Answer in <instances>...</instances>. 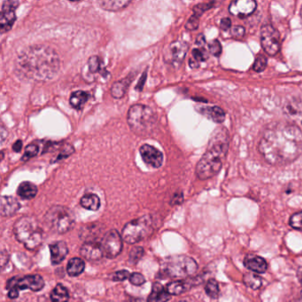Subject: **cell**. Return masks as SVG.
Instances as JSON below:
<instances>
[{
  "instance_id": "1",
  "label": "cell",
  "mask_w": 302,
  "mask_h": 302,
  "mask_svg": "<svg viewBox=\"0 0 302 302\" xmlns=\"http://www.w3.org/2000/svg\"><path fill=\"white\" fill-rule=\"evenodd\" d=\"M258 150L271 165H285L302 153V130L292 122L272 123L259 141Z\"/></svg>"
},
{
  "instance_id": "2",
  "label": "cell",
  "mask_w": 302,
  "mask_h": 302,
  "mask_svg": "<svg viewBox=\"0 0 302 302\" xmlns=\"http://www.w3.org/2000/svg\"><path fill=\"white\" fill-rule=\"evenodd\" d=\"M60 69V56L45 44H34L24 49L14 62L16 75L27 81H50L57 76Z\"/></svg>"
},
{
  "instance_id": "3",
  "label": "cell",
  "mask_w": 302,
  "mask_h": 302,
  "mask_svg": "<svg viewBox=\"0 0 302 302\" xmlns=\"http://www.w3.org/2000/svg\"><path fill=\"white\" fill-rule=\"evenodd\" d=\"M230 135L225 128L220 127L212 134L207 149L196 166V175L201 180H207L219 173L227 156Z\"/></svg>"
},
{
  "instance_id": "4",
  "label": "cell",
  "mask_w": 302,
  "mask_h": 302,
  "mask_svg": "<svg viewBox=\"0 0 302 302\" xmlns=\"http://www.w3.org/2000/svg\"><path fill=\"white\" fill-rule=\"evenodd\" d=\"M127 122L136 135L146 138L151 136L156 129L158 116L148 105L136 104L129 107Z\"/></svg>"
},
{
  "instance_id": "5",
  "label": "cell",
  "mask_w": 302,
  "mask_h": 302,
  "mask_svg": "<svg viewBox=\"0 0 302 302\" xmlns=\"http://www.w3.org/2000/svg\"><path fill=\"white\" fill-rule=\"evenodd\" d=\"M14 232L18 241L31 251L39 248L44 238L40 224L31 216H24L17 220L14 224Z\"/></svg>"
},
{
  "instance_id": "6",
  "label": "cell",
  "mask_w": 302,
  "mask_h": 302,
  "mask_svg": "<svg viewBox=\"0 0 302 302\" xmlns=\"http://www.w3.org/2000/svg\"><path fill=\"white\" fill-rule=\"evenodd\" d=\"M44 220L48 227L58 233L64 234L75 224V216L70 209L63 206H53L46 212Z\"/></svg>"
},
{
  "instance_id": "7",
  "label": "cell",
  "mask_w": 302,
  "mask_h": 302,
  "mask_svg": "<svg viewBox=\"0 0 302 302\" xmlns=\"http://www.w3.org/2000/svg\"><path fill=\"white\" fill-rule=\"evenodd\" d=\"M198 270L197 262L186 255H175L167 259L163 271L172 279H186Z\"/></svg>"
},
{
  "instance_id": "8",
  "label": "cell",
  "mask_w": 302,
  "mask_h": 302,
  "mask_svg": "<svg viewBox=\"0 0 302 302\" xmlns=\"http://www.w3.org/2000/svg\"><path fill=\"white\" fill-rule=\"evenodd\" d=\"M153 232V219L150 215H144L126 224L122 231V237L129 244H136L148 238Z\"/></svg>"
},
{
  "instance_id": "9",
  "label": "cell",
  "mask_w": 302,
  "mask_h": 302,
  "mask_svg": "<svg viewBox=\"0 0 302 302\" xmlns=\"http://www.w3.org/2000/svg\"><path fill=\"white\" fill-rule=\"evenodd\" d=\"M261 44L264 51L268 55H276L281 46L280 34L275 28L266 24L261 29Z\"/></svg>"
},
{
  "instance_id": "10",
  "label": "cell",
  "mask_w": 302,
  "mask_h": 302,
  "mask_svg": "<svg viewBox=\"0 0 302 302\" xmlns=\"http://www.w3.org/2000/svg\"><path fill=\"white\" fill-rule=\"evenodd\" d=\"M100 244L104 256L109 259L116 258L122 250V237L116 230H111L105 233Z\"/></svg>"
},
{
  "instance_id": "11",
  "label": "cell",
  "mask_w": 302,
  "mask_h": 302,
  "mask_svg": "<svg viewBox=\"0 0 302 302\" xmlns=\"http://www.w3.org/2000/svg\"><path fill=\"white\" fill-rule=\"evenodd\" d=\"M44 281L39 275L26 276L21 279H11L7 284V289L9 290H20L30 289L31 291L38 292L44 288Z\"/></svg>"
},
{
  "instance_id": "12",
  "label": "cell",
  "mask_w": 302,
  "mask_h": 302,
  "mask_svg": "<svg viewBox=\"0 0 302 302\" xmlns=\"http://www.w3.org/2000/svg\"><path fill=\"white\" fill-rule=\"evenodd\" d=\"M20 5L19 1H4L0 12V31L5 34L14 26L16 20L15 11Z\"/></svg>"
},
{
  "instance_id": "13",
  "label": "cell",
  "mask_w": 302,
  "mask_h": 302,
  "mask_svg": "<svg viewBox=\"0 0 302 302\" xmlns=\"http://www.w3.org/2000/svg\"><path fill=\"white\" fill-rule=\"evenodd\" d=\"M189 45L183 41H175L169 45L165 51V61L174 67H179L183 63Z\"/></svg>"
},
{
  "instance_id": "14",
  "label": "cell",
  "mask_w": 302,
  "mask_h": 302,
  "mask_svg": "<svg viewBox=\"0 0 302 302\" xmlns=\"http://www.w3.org/2000/svg\"><path fill=\"white\" fill-rule=\"evenodd\" d=\"M140 153L143 161L150 168L159 169L162 166L164 160L163 153L160 150L157 149L156 147L148 144H145L140 146Z\"/></svg>"
},
{
  "instance_id": "15",
  "label": "cell",
  "mask_w": 302,
  "mask_h": 302,
  "mask_svg": "<svg viewBox=\"0 0 302 302\" xmlns=\"http://www.w3.org/2000/svg\"><path fill=\"white\" fill-rule=\"evenodd\" d=\"M283 111L289 119L298 127H302V98L289 99L283 106Z\"/></svg>"
},
{
  "instance_id": "16",
  "label": "cell",
  "mask_w": 302,
  "mask_h": 302,
  "mask_svg": "<svg viewBox=\"0 0 302 302\" xmlns=\"http://www.w3.org/2000/svg\"><path fill=\"white\" fill-rule=\"evenodd\" d=\"M257 3L254 0H236L230 4L229 11L232 15L238 17H248L256 10Z\"/></svg>"
},
{
  "instance_id": "17",
  "label": "cell",
  "mask_w": 302,
  "mask_h": 302,
  "mask_svg": "<svg viewBox=\"0 0 302 302\" xmlns=\"http://www.w3.org/2000/svg\"><path fill=\"white\" fill-rule=\"evenodd\" d=\"M80 253L87 261H99L104 256L101 244L95 241L85 242L81 248Z\"/></svg>"
},
{
  "instance_id": "18",
  "label": "cell",
  "mask_w": 302,
  "mask_h": 302,
  "mask_svg": "<svg viewBox=\"0 0 302 302\" xmlns=\"http://www.w3.org/2000/svg\"><path fill=\"white\" fill-rule=\"evenodd\" d=\"M20 208L17 199L13 196H3L0 202V213L2 216L9 217L16 214Z\"/></svg>"
},
{
  "instance_id": "19",
  "label": "cell",
  "mask_w": 302,
  "mask_h": 302,
  "mask_svg": "<svg viewBox=\"0 0 302 302\" xmlns=\"http://www.w3.org/2000/svg\"><path fill=\"white\" fill-rule=\"evenodd\" d=\"M51 252V261L52 264H60L64 261L68 255V248L64 241L55 242L49 245Z\"/></svg>"
},
{
  "instance_id": "20",
  "label": "cell",
  "mask_w": 302,
  "mask_h": 302,
  "mask_svg": "<svg viewBox=\"0 0 302 302\" xmlns=\"http://www.w3.org/2000/svg\"><path fill=\"white\" fill-rule=\"evenodd\" d=\"M244 265L245 268L250 269L251 271L259 274L264 273L268 268V264L264 259L255 255H246L244 259Z\"/></svg>"
},
{
  "instance_id": "21",
  "label": "cell",
  "mask_w": 302,
  "mask_h": 302,
  "mask_svg": "<svg viewBox=\"0 0 302 302\" xmlns=\"http://www.w3.org/2000/svg\"><path fill=\"white\" fill-rule=\"evenodd\" d=\"M197 111L208 119L217 123H222L225 120V113L219 106H200L197 108Z\"/></svg>"
},
{
  "instance_id": "22",
  "label": "cell",
  "mask_w": 302,
  "mask_h": 302,
  "mask_svg": "<svg viewBox=\"0 0 302 302\" xmlns=\"http://www.w3.org/2000/svg\"><path fill=\"white\" fill-rule=\"evenodd\" d=\"M170 294L160 283H154L147 299V302H168L170 300Z\"/></svg>"
},
{
  "instance_id": "23",
  "label": "cell",
  "mask_w": 302,
  "mask_h": 302,
  "mask_svg": "<svg viewBox=\"0 0 302 302\" xmlns=\"http://www.w3.org/2000/svg\"><path fill=\"white\" fill-rule=\"evenodd\" d=\"M131 3H132L131 1H127V0H105V1H99V6L103 10L108 11V12H120V11L124 10Z\"/></svg>"
},
{
  "instance_id": "24",
  "label": "cell",
  "mask_w": 302,
  "mask_h": 302,
  "mask_svg": "<svg viewBox=\"0 0 302 302\" xmlns=\"http://www.w3.org/2000/svg\"><path fill=\"white\" fill-rule=\"evenodd\" d=\"M130 83H131V79L128 77L114 83L110 90L113 98L116 99H122L125 96Z\"/></svg>"
},
{
  "instance_id": "25",
  "label": "cell",
  "mask_w": 302,
  "mask_h": 302,
  "mask_svg": "<svg viewBox=\"0 0 302 302\" xmlns=\"http://www.w3.org/2000/svg\"><path fill=\"white\" fill-rule=\"evenodd\" d=\"M196 279H193V281H174V282L170 283L167 286V291L172 295H179L183 292H186L188 289H190L191 286L195 284Z\"/></svg>"
},
{
  "instance_id": "26",
  "label": "cell",
  "mask_w": 302,
  "mask_h": 302,
  "mask_svg": "<svg viewBox=\"0 0 302 302\" xmlns=\"http://www.w3.org/2000/svg\"><path fill=\"white\" fill-rule=\"evenodd\" d=\"M17 194L23 200H32L38 194V187L31 182H22L18 187Z\"/></svg>"
},
{
  "instance_id": "27",
  "label": "cell",
  "mask_w": 302,
  "mask_h": 302,
  "mask_svg": "<svg viewBox=\"0 0 302 302\" xmlns=\"http://www.w3.org/2000/svg\"><path fill=\"white\" fill-rule=\"evenodd\" d=\"M89 99H90V94L88 92H84V91H76V92H73L70 95L69 104L73 108L80 110L85 106Z\"/></svg>"
},
{
  "instance_id": "28",
  "label": "cell",
  "mask_w": 302,
  "mask_h": 302,
  "mask_svg": "<svg viewBox=\"0 0 302 302\" xmlns=\"http://www.w3.org/2000/svg\"><path fill=\"white\" fill-rule=\"evenodd\" d=\"M80 204L85 209L97 211L100 207V199L96 194H85L81 197Z\"/></svg>"
},
{
  "instance_id": "29",
  "label": "cell",
  "mask_w": 302,
  "mask_h": 302,
  "mask_svg": "<svg viewBox=\"0 0 302 302\" xmlns=\"http://www.w3.org/2000/svg\"><path fill=\"white\" fill-rule=\"evenodd\" d=\"M85 264L84 260L75 257L68 262L67 271L70 277H77L81 275L83 271L85 270Z\"/></svg>"
},
{
  "instance_id": "30",
  "label": "cell",
  "mask_w": 302,
  "mask_h": 302,
  "mask_svg": "<svg viewBox=\"0 0 302 302\" xmlns=\"http://www.w3.org/2000/svg\"><path fill=\"white\" fill-rule=\"evenodd\" d=\"M51 299L52 302H68L69 299L68 289L64 285L58 284L51 291Z\"/></svg>"
},
{
  "instance_id": "31",
  "label": "cell",
  "mask_w": 302,
  "mask_h": 302,
  "mask_svg": "<svg viewBox=\"0 0 302 302\" xmlns=\"http://www.w3.org/2000/svg\"><path fill=\"white\" fill-rule=\"evenodd\" d=\"M208 58V54L206 50L203 48H196L191 51V57L189 61V64L191 68H197L200 66V63L202 61H205Z\"/></svg>"
},
{
  "instance_id": "32",
  "label": "cell",
  "mask_w": 302,
  "mask_h": 302,
  "mask_svg": "<svg viewBox=\"0 0 302 302\" xmlns=\"http://www.w3.org/2000/svg\"><path fill=\"white\" fill-rule=\"evenodd\" d=\"M243 281L248 288L253 289V290H257L262 285V278H260L258 275L254 274V273L245 274L243 278Z\"/></svg>"
},
{
  "instance_id": "33",
  "label": "cell",
  "mask_w": 302,
  "mask_h": 302,
  "mask_svg": "<svg viewBox=\"0 0 302 302\" xmlns=\"http://www.w3.org/2000/svg\"><path fill=\"white\" fill-rule=\"evenodd\" d=\"M39 150H40V147L38 146V144H37V143H31V145H29L25 148L23 156L21 158V161L26 162L28 160H30L32 158L37 156L38 153H39Z\"/></svg>"
},
{
  "instance_id": "34",
  "label": "cell",
  "mask_w": 302,
  "mask_h": 302,
  "mask_svg": "<svg viewBox=\"0 0 302 302\" xmlns=\"http://www.w3.org/2000/svg\"><path fill=\"white\" fill-rule=\"evenodd\" d=\"M205 291L207 292V295L209 296L210 298H213V299L217 298L218 295H219V292H220L217 281L214 280V279H210L206 285Z\"/></svg>"
},
{
  "instance_id": "35",
  "label": "cell",
  "mask_w": 302,
  "mask_h": 302,
  "mask_svg": "<svg viewBox=\"0 0 302 302\" xmlns=\"http://www.w3.org/2000/svg\"><path fill=\"white\" fill-rule=\"evenodd\" d=\"M89 71L92 74H97L101 72L102 62L99 56H92L88 60Z\"/></svg>"
},
{
  "instance_id": "36",
  "label": "cell",
  "mask_w": 302,
  "mask_h": 302,
  "mask_svg": "<svg viewBox=\"0 0 302 302\" xmlns=\"http://www.w3.org/2000/svg\"><path fill=\"white\" fill-rule=\"evenodd\" d=\"M144 255V248L141 246H135L131 249L129 253V262L132 264H136L140 262V259Z\"/></svg>"
},
{
  "instance_id": "37",
  "label": "cell",
  "mask_w": 302,
  "mask_h": 302,
  "mask_svg": "<svg viewBox=\"0 0 302 302\" xmlns=\"http://www.w3.org/2000/svg\"><path fill=\"white\" fill-rule=\"evenodd\" d=\"M215 2H207V3L198 4L194 7V15H196L198 17H200L201 14H204L205 12L209 10L210 8L214 7Z\"/></svg>"
},
{
  "instance_id": "38",
  "label": "cell",
  "mask_w": 302,
  "mask_h": 302,
  "mask_svg": "<svg viewBox=\"0 0 302 302\" xmlns=\"http://www.w3.org/2000/svg\"><path fill=\"white\" fill-rule=\"evenodd\" d=\"M290 225L297 231H302V211L292 214L290 218Z\"/></svg>"
},
{
  "instance_id": "39",
  "label": "cell",
  "mask_w": 302,
  "mask_h": 302,
  "mask_svg": "<svg viewBox=\"0 0 302 302\" xmlns=\"http://www.w3.org/2000/svg\"><path fill=\"white\" fill-rule=\"evenodd\" d=\"M266 66H267V59H266V57L262 54L258 55L257 58L255 60L254 66H253V69L255 72L264 71Z\"/></svg>"
},
{
  "instance_id": "40",
  "label": "cell",
  "mask_w": 302,
  "mask_h": 302,
  "mask_svg": "<svg viewBox=\"0 0 302 302\" xmlns=\"http://www.w3.org/2000/svg\"><path fill=\"white\" fill-rule=\"evenodd\" d=\"M209 51L215 57H219L222 53V44L219 41L214 39L208 44Z\"/></svg>"
},
{
  "instance_id": "41",
  "label": "cell",
  "mask_w": 302,
  "mask_h": 302,
  "mask_svg": "<svg viewBox=\"0 0 302 302\" xmlns=\"http://www.w3.org/2000/svg\"><path fill=\"white\" fill-rule=\"evenodd\" d=\"M129 281L132 285L140 286V285H144L146 283V279L140 273H132V274H130V277H129Z\"/></svg>"
},
{
  "instance_id": "42",
  "label": "cell",
  "mask_w": 302,
  "mask_h": 302,
  "mask_svg": "<svg viewBox=\"0 0 302 302\" xmlns=\"http://www.w3.org/2000/svg\"><path fill=\"white\" fill-rule=\"evenodd\" d=\"M130 277V273L128 270H119V271H116L113 274L112 280L113 281H116V282H119V281H124L126 279H129Z\"/></svg>"
},
{
  "instance_id": "43",
  "label": "cell",
  "mask_w": 302,
  "mask_h": 302,
  "mask_svg": "<svg viewBox=\"0 0 302 302\" xmlns=\"http://www.w3.org/2000/svg\"><path fill=\"white\" fill-rule=\"evenodd\" d=\"M199 24H200V17H198L194 14L190 16L189 20H187L185 28L188 31H195L199 27Z\"/></svg>"
},
{
  "instance_id": "44",
  "label": "cell",
  "mask_w": 302,
  "mask_h": 302,
  "mask_svg": "<svg viewBox=\"0 0 302 302\" xmlns=\"http://www.w3.org/2000/svg\"><path fill=\"white\" fill-rule=\"evenodd\" d=\"M244 28L242 26H235V27L231 29V35L232 38H236V39H239L244 37Z\"/></svg>"
},
{
  "instance_id": "45",
  "label": "cell",
  "mask_w": 302,
  "mask_h": 302,
  "mask_svg": "<svg viewBox=\"0 0 302 302\" xmlns=\"http://www.w3.org/2000/svg\"><path fill=\"white\" fill-rule=\"evenodd\" d=\"M220 27L224 31H227L231 29V20L230 18H224L220 23Z\"/></svg>"
},
{
  "instance_id": "46",
  "label": "cell",
  "mask_w": 302,
  "mask_h": 302,
  "mask_svg": "<svg viewBox=\"0 0 302 302\" xmlns=\"http://www.w3.org/2000/svg\"><path fill=\"white\" fill-rule=\"evenodd\" d=\"M22 148V142L20 140H17L16 142L14 143V146H13V150H14L15 153H19L21 151Z\"/></svg>"
},
{
  "instance_id": "47",
  "label": "cell",
  "mask_w": 302,
  "mask_h": 302,
  "mask_svg": "<svg viewBox=\"0 0 302 302\" xmlns=\"http://www.w3.org/2000/svg\"><path fill=\"white\" fill-rule=\"evenodd\" d=\"M183 201V194H176L175 197L173 198L172 204H180Z\"/></svg>"
},
{
  "instance_id": "48",
  "label": "cell",
  "mask_w": 302,
  "mask_h": 302,
  "mask_svg": "<svg viewBox=\"0 0 302 302\" xmlns=\"http://www.w3.org/2000/svg\"><path fill=\"white\" fill-rule=\"evenodd\" d=\"M206 43V38L204 37V35L201 34L198 36L197 39H196V44L200 46H202Z\"/></svg>"
},
{
  "instance_id": "49",
  "label": "cell",
  "mask_w": 302,
  "mask_h": 302,
  "mask_svg": "<svg viewBox=\"0 0 302 302\" xmlns=\"http://www.w3.org/2000/svg\"><path fill=\"white\" fill-rule=\"evenodd\" d=\"M0 134H1V142L3 144L4 141L6 140V138H7V136H8V135H7L8 132H7V129H5L4 125L1 126V131H0Z\"/></svg>"
},
{
  "instance_id": "50",
  "label": "cell",
  "mask_w": 302,
  "mask_h": 302,
  "mask_svg": "<svg viewBox=\"0 0 302 302\" xmlns=\"http://www.w3.org/2000/svg\"><path fill=\"white\" fill-rule=\"evenodd\" d=\"M128 302H147L146 300H144L143 299H140V298H131L129 299Z\"/></svg>"
},
{
  "instance_id": "51",
  "label": "cell",
  "mask_w": 302,
  "mask_h": 302,
  "mask_svg": "<svg viewBox=\"0 0 302 302\" xmlns=\"http://www.w3.org/2000/svg\"><path fill=\"white\" fill-rule=\"evenodd\" d=\"M300 16H301V20H302V7H301V10H300Z\"/></svg>"
},
{
  "instance_id": "52",
  "label": "cell",
  "mask_w": 302,
  "mask_h": 302,
  "mask_svg": "<svg viewBox=\"0 0 302 302\" xmlns=\"http://www.w3.org/2000/svg\"><path fill=\"white\" fill-rule=\"evenodd\" d=\"M179 302H187V301H179Z\"/></svg>"
}]
</instances>
